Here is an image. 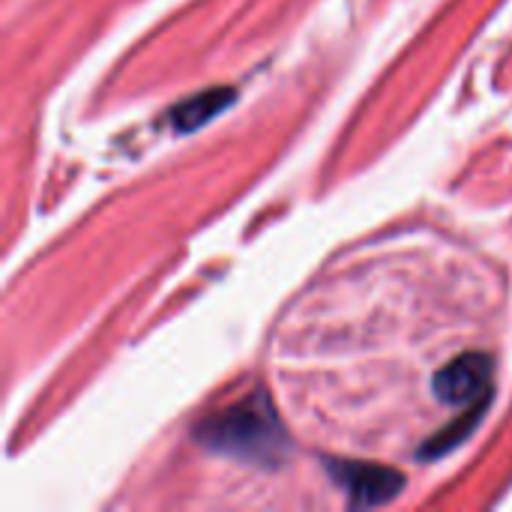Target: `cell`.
Returning <instances> with one entry per match:
<instances>
[{
    "mask_svg": "<svg viewBox=\"0 0 512 512\" xmlns=\"http://www.w3.org/2000/svg\"><path fill=\"white\" fill-rule=\"evenodd\" d=\"M195 441L213 456L249 465H279L288 453V435L264 396H249L207 417L195 429Z\"/></svg>",
    "mask_w": 512,
    "mask_h": 512,
    "instance_id": "6da1fadb",
    "label": "cell"
},
{
    "mask_svg": "<svg viewBox=\"0 0 512 512\" xmlns=\"http://www.w3.org/2000/svg\"><path fill=\"white\" fill-rule=\"evenodd\" d=\"M492 369H495L492 357L462 354L435 375L432 381L435 396L453 408H474L480 405V399L486 402L492 393Z\"/></svg>",
    "mask_w": 512,
    "mask_h": 512,
    "instance_id": "7a4b0ae2",
    "label": "cell"
},
{
    "mask_svg": "<svg viewBox=\"0 0 512 512\" xmlns=\"http://www.w3.org/2000/svg\"><path fill=\"white\" fill-rule=\"evenodd\" d=\"M333 477L336 483L348 492L354 507H381L390 504L402 489L405 477L393 468L381 465H357V462H333Z\"/></svg>",
    "mask_w": 512,
    "mask_h": 512,
    "instance_id": "3957f363",
    "label": "cell"
},
{
    "mask_svg": "<svg viewBox=\"0 0 512 512\" xmlns=\"http://www.w3.org/2000/svg\"><path fill=\"white\" fill-rule=\"evenodd\" d=\"M234 99V90H204L186 102H180L171 114L174 126L189 132V129H198L201 123H207L210 117H216L228 102Z\"/></svg>",
    "mask_w": 512,
    "mask_h": 512,
    "instance_id": "277c9868",
    "label": "cell"
},
{
    "mask_svg": "<svg viewBox=\"0 0 512 512\" xmlns=\"http://www.w3.org/2000/svg\"><path fill=\"white\" fill-rule=\"evenodd\" d=\"M483 411H486V402H480V405H474L465 417H456V423H450L438 438H432L426 447H423V459H438V456H444V453H450L456 444H462L471 432H474V426L480 423V417H483Z\"/></svg>",
    "mask_w": 512,
    "mask_h": 512,
    "instance_id": "5b68a950",
    "label": "cell"
}]
</instances>
